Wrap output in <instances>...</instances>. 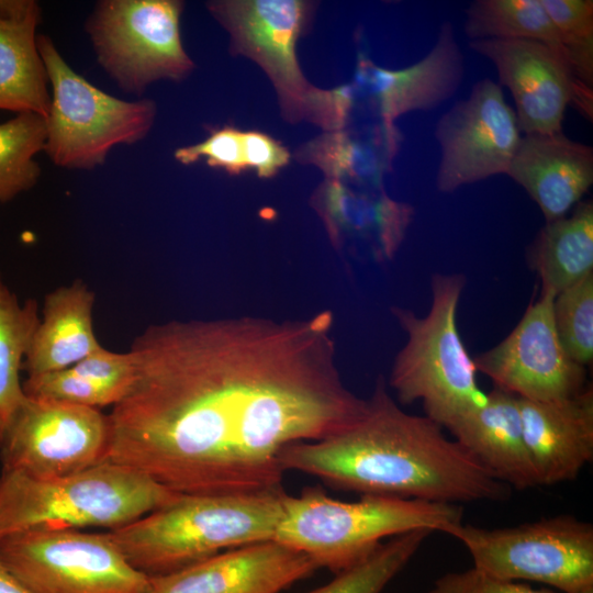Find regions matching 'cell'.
<instances>
[{"label":"cell","instance_id":"d590c367","mask_svg":"<svg viewBox=\"0 0 593 593\" xmlns=\"http://www.w3.org/2000/svg\"><path fill=\"white\" fill-rule=\"evenodd\" d=\"M244 161L259 178H271L289 164V150L273 137L257 131L242 132Z\"/></svg>","mask_w":593,"mask_h":593},{"label":"cell","instance_id":"277c9868","mask_svg":"<svg viewBox=\"0 0 593 593\" xmlns=\"http://www.w3.org/2000/svg\"><path fill=\"white\" fill-rule=\"evenodd\" d=\"M461 523L459 504L374 495L344 502L306 488L300 495H286L273 539L337 573L387 537L419 529L449 535Z\"/></svg>","mask_w":593,"mask_h":593},{"label":"cell","instance_id":"d6a6232c","mask_svg":"<svg viewBox=\"0 0 593 593\" xmlns=\"http://www.w3.org/2000/svg\"><path fill=\"white\" fill-rule=\"evenodd\" d=\"M174 156L182 165H192L204 159L209 166L222 168L231 175L247 170L243 155L242 131L233 126L214 128L204 141L179 147Z\"/></svg>","mask_w":593,"mask_h":593},{"label":"cell","instance_id":"83f0119b","mask_svg":"<svg viewBox=\"0 0 593 593\" xmlns=\"http://www.w3.org/2000/svg\"><path fill=\"white\" fill-rule=\"evenodd\" d=\"M38 323L36 301L21 304L0 275V436L26 398L20 373Z\"/></svg>","mask_w":593,"mask_h":593},{"label":"cell","instance_id":"f546056e","mask_svg":"<svg viewBox=\"0 0 593 593\" xmlns=\"http://www.w3.org/2000/svg\"><path fill=\"white\" fill-rule=\"evenodd\" d=\"M429 530H414L381 542L328 583L307 593H381L415 556Z\"/></svg>","mask_w":593,"mask_h":593},{"label":"cell","instance_id":"484cf974","mask_svg":"<svg viewBox=\"0 0 593 593\" xmlns=\"http://www.w3.org/2000/svg\"><path fill=\"white\" fill-rule=\"evenodd\" d=\"M541 282L555 296L593 272V202H579L570 216L546 222L527 253Z\"/></svg>","mask_w":593,"mask_h":593},{"label":"cell","instance_id":"603a6c76","mask_svg":"<svg viewBox=\"0 0 593 593\" xmlns=\"http://www.w3.org/2000/svg\"><path fill=\"white\" fill-rule=\"evenodd\" d=\"M94 293L81 280L45 295L43 318L22 365L27 377L66 369L102 348L94 334Z\"/></svg>","mask_w":593,"mask_h":593},{"label":"cell","instance_id":"44dd1931","mask_svg":"<svg viewBox=\"0 0 593 593\" xmlns=\"http://www.w3.org/2000/svg\"><path fill=\"white\" fill-rule=\"evenodd\" d=\"M447 429L496 480L517 490L539 485L522 425L518 398L494 387Z\"/></svg>","mask_w":593,"mask_h":593},{"label":"cell","instance_id":"6da1fadb","mask_svg":"<svg viewBox=\"0 0 593 593\" xmlns=\"http://www.w3.org/2000/svg\"><path fill=\"white\" fill-rule=\"evenodd\" d=\"M334 316H233L150 325L112 406L104 461L180 494L281 489L279 454L353 423L366 400L344 382Z\"/></svg>","mask_w":593,"mask_h":593},{"label":"cell","instance_id":"7c38bea8","mask_svg":"<svg viewBox=\"0 0 593 593\" xmlns=\"http://www.w3.org/2000/svg\"><path fill=\"white\" fill-rule=\"evenodd\" d=\"M206 7L231 37L236 55L255 61L273 85L283 116L306 120L315 89L304 77L296 43L305 30L313 3L303 0H217Z\"/></svg>","mask_w":593,"mask_h":593},{"label":"cell","instance_id":"d6986e66","mask_svg":"<svg viewBox=\"0 0 593 593\" xmlns=\"http://www.w3.org/2000/svg\"><path fill=\"white\" fill-rule=\"evenodd\" d=\"M312 202L335 246L361 243L378 261L394 256L414 216L411 204L394 200L383 188L331 179L318 186Z\"/></svg>","mask_w":593,"mask_h":593},{"label":"cell","instance_id":"5b68a950","mask_svg":"<svg viewBox=\"0 0 593 593\" xmlns=\"http://www.w3.org/2000/svg\"><path fill=\"white\" fill-rule=\"evenodd\" d=\"M179 494L131 467L111 461L54 478L2 470L0 537L30 528L114 529Z\"/></svg>","mask_w":593,"mask_h":593},{"label":"cell","instance_id":"7402d4cb","mask_svg":"<svg viewBox=\"0 0 593 593\" xmlns=\"http://www.w3.org/2000/svg\"><path fill=\"white\" fill-rule=\"evenodd\" d=\"M41 8L33 0H0V110L48 114L47 74L37 48Z\"/></svg>","mask_w":593,"mask_h":593},{"label":"cell","instance_id":"52a82bcc","mask_svg":"<svg viewBox=\"0 0 593 593\" xmlns=\"http://www.w3.org/2000/svg\"><path fill=\"white\" fill-rule=\"evenodd\" d=\"M52 98L45 118L44 150L63 168L90 170L118 145H131L150 131L153 100L125 101L98 89L64 60L51 37L37 36Z\"/></svg>","mask_w":593,"mask_h":593},{"label":"cell","instance_id":"f1b7e54d","mask_svg":"<svg viewBox=\"0 0 593 593\" xmlns=\"http://www.w3.org/2000/svg\"><path fill=\"white\" fill-rule=\"evenodd\" d=\"M46 143L45 119L19 113L0 124V203L14 199L37 182L41 168L34 159Z\"/></svg>","mask_w":593,"mask_h":593},{"label":"cell","instance_id":"cb8c5ba5","mask_svg":"<svg viewBox=\"0 0 593 593\" xmlns=\"http://www.w3.org/2000/svg\"><path fill=\"white\" fill-rule=\"evenodd\" d=\"M401 139L395 124L382 122L380 126L362 133L347 128L325 132L302 145L295 158L317 167L325 179L383 188V177L391 169Z\"/></svg>","mask_w":593,"mask_h":593},{"label":"cell","instance_id":"5bb4252c","mask_svg":"<svg viewBox=\"0 0 593 593\" xmlns=\"http://www.w3.org/2000/svg\"><path fill=\"white\" fill-rule=\"evenodd\" d=\"M553 299L540 291L512 332L473 358L494 387L530 401L562 399L585 388V367L569 357L558 337Z\"/></svg>","mask_w":593,"mask_h":593},{"label":"cell","instance_id":"9a60e30c","mask_svg":"<svg viewBox=\"0 0 593 593\" xmlns=\"http://www.w3.org/2000/svg\"><path fill=\"white\" fill-rule=\"evenodd\" d=\"M472 51L491 60L500 83L512 92L519 131L562 132L568 105L592 119V89L582 85L570 65L540 42L532 40L470 41Z\"/></svg>","mask_w":593,"mask_h":593},{"label":"cell","instance_id":"3957f363","mask_svg":"<svg viewBox=\"0 0 593 593\" xmlns=\"http://www.w3.org/2000/svg\"><path fill=\"white\" fill-rule=\"evenodd\" d=\"M286 495L282 488L179 494L107 534L136 570L149 578L166 575L222 551L273 539Z\"/></svg>","mask_w":593,"mask_h":593},{"label":"cell","instance_id":"7a4b0ae2","mask_svg":"<svg viewBox=\"0 0 593 593\" xmlns=\"http://www.w3.org/2000/svg\"><path fill=\"white\" fill-rule=\"evenodd\" d=\"M279 463L361 495L459 504L502 501L508 493L439 424L402 410L381 377L358 418L321 439L287 446Z\"/></svg>","mask_w":593,"mask_h":593},{"label":"cell","instance_id":"8fae6325","mask_svg":"<svg viewBox=\"0 0 593 593\" xmlns=\"http://www.w3.org/2000/svg\"><path fill=\"white\" fill-rule=\"evenodd\" d=\"M108 415L99 409L26 396L0 436L3 471L71 474L104 461Z\"/></svg>","mask_w":593,"mask_h":593},{"label":"cell","instance_id":"8d00e7d4","mask_svg":"<svg viewBox=\"0 0 593 593\" xmlns=\"http://www.w3.org/2000/svg\"><path fill=\"white\" fill-rule=\"evenodd\" d=\"M0 593H33L0 561Z\"/></svg>","mask_w":593,"mask_h":593},{"label":"cell","instance_id":"8992f818","mask_svg":"<svg viewBox=\"0 0 593 593\" xmlns=\"http://www.w3.org/2000/svg\"><path fill=\"white\" fill-rule=\"evenodd\" d=\"M465 286L466 277L461 273H435L430 279L432 302L426 315L392 307V314L406 334V343L393 360L388 384L398 403L421 402L425 416L443 428L480 405L485 398L457 324Z\"/></svg>","mask_w":593,"mask_h":593},{"label":"cell","instance_id":"1f68e13d","mask_svg":"<svg viewBox=\"0 0 593 593\" xmlns=\"http://www.w3.org/2000/svg\"><path fill=\"white\" fill-rule=\"evenodd\" d=\"M556 27L575 78L593 86V1L540 0Z\"/></svg>","mask_w":593,"mask_h":593},{"label":"cell","instance_id":"2e32d148","mask_svg":"<svg viewBox=\"0 0 593 593\" xmlns=\"http://www.w3.org/2000/svg\"><path fill=\"white\" fill-rule=\"evenodd\" d=\"M317 569L307 555L270 539L149 578L148 593H279Z\"/></svg>","mask_w":593,"mask_h":593},{"label":"cell","instance_id":"9c48e42d","mask_svg":"<svg viewBox=\"0 0 593 593\" xmlns=\"http://www.w3.org/2000/svg\"><path fill=\"white\" fill-rule=\"evenodd\" d=\"M0 561L33 593H148L150 579L105 534L30 528L0 537Z\"/></svg>","mask_w":593,"mask_h":593},{"label":"cell","instance_id":"836d02e7","mask_svg":"<svg viewBox=\"0 0 593 593\" xmlns=\"http://www.w3.org/2000/svg\"><path fill=\"white\" fill-rule=\"evenodd\" d=\"M359 97V90L354 81L332 89L315 88L310 100L306 121L318 125L325 132L347 128Z\"/></svg>","mask_w":593,"mask_h":593},{"label":"cell","instance_id":"4316f807","mask_svg":"<svg viewBox=\"0 0 593 593\" xmlns=\"http://www.w3.org/2000/svg\"><path fill=\"white\" fill-rule=\"evenodd\" d=\"M465 34L477 40H532L568 64L559 34L540 0H475L466 9Z\"/></svg>","mask_w":593,"mask_h":593},{"label":"cell","instance_id":"ac0fdd59","mask_svg":"<svg viewBox=\"0 0 593 593\" xmlns=\"http://www.w3.org/2000/svg\"><path fill=\"white\" fill-rule=\"evenodd\" d=\"M518 405L539 485L577 478L593 458L592 387L550 401L518 398Z\"/></svg>","mask_w":593,"mask_h":593},{"label":"cell","instance_id":"e0dca14e","mask_svg":"<svg viewBox=\"0 0 593 593\" xmlns=\"http://www.w3.org/2000/svg\"><path fill=\"white\" fill-rule=\"evenodd\" d=\"M463 72V55L451 23L445 21L432 49L404 68L381 67L359 53L353 81L359 93L369 98L381 122L394 125L401 115L433 110L449 99Z\"/></svg>","mask_w":593,"mask_h":593},{"label":"cell","instance_id":"4fadbf2b","mask_svg":"<svg viewBox=\"0 0 593 593\" xmlns=\"http://www.w3.org/2000/svg\"><path fill=\"white\" fill-rule=\"evenodd\" d=\"M435 138L440 147L436 186L450 193L506 174L522 136L500 85L485 78L440 116Z\"/></svg>","mask_w":593,"mask_h":593},{"label":"cell","instance_id":"ba28073f","mask_svg":"<svg viewBox=\"0 0 593 593\" xmlns=\"http://www.w3.org/2000/svg\"><path fill=\"white\" fill-rule=\"evenodd\" d=\"M458 539L477 570L505 581H534L573 593L593 586V526L570 515L483 528L463 522Z\"/></svg>","mask_w":593,"mask_h":593},{"label":"cell","instance_id":"ffe728a7","mask_svg":"<svg viewBox=\"0 0 593 593\" xmlns=\"http://www.w3.org/2000/svg\"><path fill=\"white\" fill-rule=\"evenodd\" d=\"M539 206L546 222L567 216L593 183V148L563 132L522 136L506 174Z\"/></svg>","mask_w":593,"mask_h":593},{"label":"cell","instance_id":"e575fe53","mask_svg":"<svg viewBox=\"0 0 593 593\" xmlns=\"http://www.w3.org/2000/svg\"><path fill=\"white\" fill-rule=\"evenodd\" d=\"M428 593H553L527 584L500 580L475 568L448 572L438 578Z\"/></svg>","mask_w":593,"mask_h":593},{"label":"cell","instance_id":"d4e9b609","mask_svg":"<svg viewBox=\"0 0 593 593\" xmlns=\"http://www.w3.org/2000/svg\"><path fill=\"white\" fill-rule=\"evenodd\" d=\"M134 377L130 351L114 353L102 347L72 366L22 382L26 396L99 409L116 404Z\"/></svg>","mask_w":593,"mask_h":593},{"label":"cell","instance_id":"30bf717a","mask_svg":"<svg viewBox=\"0 0 593 593\" xmlns=\"http://www.w3.org/2000/svg\"><path fill=\"white\" fill-rule=\"evenodd\" d=\"M178 0H103L87 21L98 61L125 91L160 79L181 80L194 64L180 36Z\"/></svg>","mask_w":593,"mask_h":593},{"label":"cell","instance_id":"74e56055","mask_svg":"<svg viewBox=\"0 0 593 593\" xmlns=\"http://www.w3.org/2000/svg\"><path fill=\"white\" fill-rule=\"evenodd\" d=\"M573 593H593V586H589V588L579 590V591L573 592Z\"/></svg>","mask_w":593,"mask_h":593},{"label":"cell","instance_id":"4dcf8cb0","mask_svg":"<svg viewBox=\"0 0 593 593\" xmlns=\"http://www.w3.org/2000/svg\"><path fill=\"white\" fill-rule=\"evenodd\" d=\"M553 320L560 343L577 363L593 359V272L559 292L553 299Z\"/></svg>","mask_w":593,"mask_h":593}]
</instances>
